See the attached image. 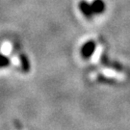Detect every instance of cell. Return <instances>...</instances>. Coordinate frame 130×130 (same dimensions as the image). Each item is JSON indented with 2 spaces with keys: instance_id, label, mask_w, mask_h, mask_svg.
Listing matches in <instances>:
<instances>
[{
  "instance_id": "1",
  "label": "cell",
  "mask_w": 130,
  "mask_h": 130,
  "mask_svg": "<svg viewBox=\"0 0 130 130\" xmlns=\"http://www.w3.org/2000/svg\"><path fill=\"white\" fill-rule=\"evenodd\" d=\"M96 48V43L93 41H88L81 47V56L84 59H88L93 54V52Z\"/></svg>"
},
{
  "instance_id": "2",
  "label": "cell",
  "mask_w": 130,
  "mask_h": 130,
  "mask_svg": "<svg viewBox=\"0 0 130 130\" xmlns=\"http://www.w3.org/2000/svg\"><path fill=\"white\" fill-rule=\"evenodd\" d=\"M79 9L81 11V13L83 14V15L86 19H91L93 17V12L92 9V6L90 3H88L86 0H81L79 2Z\"/></svg>"
},
{
  "instance_id": "3",
  "label": "cell",
  "mask_w": 130,
  "mask_h": 130,
  "mask_svg": "<svg viewBox=\"0 0 130 130\" xmlns=\"http://www.w3.org/2000/svg\"><path fill=\"white\" fill-rule=\"evenodd\" d=\"M92 9H93V14H100L105 12L106 5L103 0H93L92 2Z\"/></svg>"
},
{
  "instance_id": "4",
  "label": "cell",
  "mask_w": 130,
  "mask_h": 130,
  "mask_svg": "<svg viewBox=\"0 0 130 130\" xmlns=\"http://www.w3.org/2000/svg\"><path fill=\"white\" fill-rule=\"evenodd\" d=\"M19 61H20V65L22 71L28 72L30 70V62L28 60V57L25 54H20L19 55Z\"/></svg>"
},
{
  "instance_id": "5",
  "label": "cell",
  "mask_w": 130,
  "mask_h": 130,
  "mask_svg": "<svg viewBox=\"0 0 130 130\" xmlns=\"http://www.w3.org/2000/svg\"><path fill=\"white\" fill-rule=\"evenodd\" d=\"M11 65V60L8 56L3 55V54H0V69H3V68H7Z\"/></svg>"
}]
</instances>
